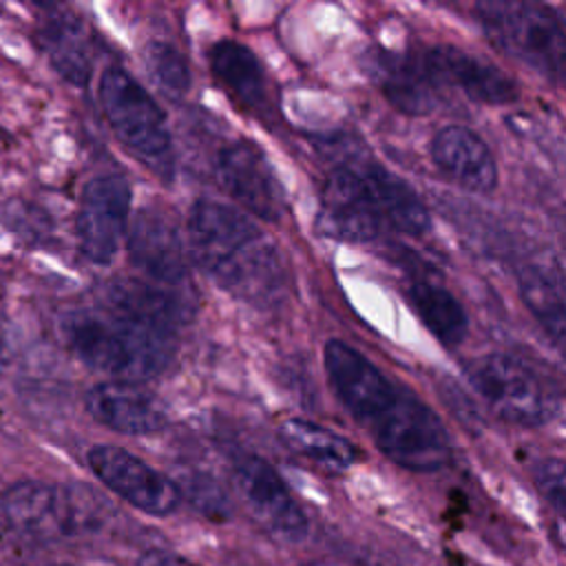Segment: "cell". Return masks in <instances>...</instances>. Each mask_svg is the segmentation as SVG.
Masks as SVG:
<instances>
[{
    "label": "cell",
    "mask_w": 566,
    "mask_h": 566,
    "mask_svg": "<svg viewBox=\"0 0 566 566\" xmlns=\"http://www.w3.org/2000/svg\"><path fill=\"white\" fill-rule=\"evenodd\" d=\"M323 363L336 398L382 455L418 473L438 471L449 462V433L416 394L396 385L345 340H327Z\"/></svg>",
    "instance_id": "obj_1"
},
{
    "label": "cell",
    "mask_w": 566,
    "mask_h": 566,
    "mask_svg": "<svg viewBox=\"0 0 566 566\" xmlns=\"http://www.w3.org/2000/svg\"><path fill=\"white\" fill-rule=\"evenodd\" d=\"M186 232L195 263L226 292L256 307H270L283 296V259L248 214L199 199L188 212Z\"/></svg>",
    "instance_id": "obj_2"
},
{
    "label": "cell",
    "mask_w": 566,
    "mask_h": 566,
    "mask_svg": "<svg viewBox=\"0 0 566 566\" xmlns=\"http://www.w3.org/2000/svg\"><path fill=\"white\" fill-rule=\"evenodd\" d=\"M71 352L113 380L142 382L159 376L175 352L172 334L137 323L113 310H73L60 321Z\"/></svg>",
    "instance_id": "obj_3"
},
{
    "label": "cell",
    "mask_w": 566,
    "mask_h": 566,
    "mask_svg": "<svg viewBox=\"0 0 566 566\" xmlns=\"http://www.w3.org/2000/svg\"><path fill=\"white\" fill-rule=\"evenodd\" d=\"M99 102L119 144L157 177L175 172L168 122L153 95L124 69L108 66L99 77Z\"/></svg>",
    "instance_id": "obj_4"
},
{
    "label": "cell",
    "mask_w": 566,
    "mask_h": 566,
    "mask_svg": "<svg viewBox=\"0 0 566 566\" xmlns=\"http://www.w3.org/2000/svg\"><path fill=\"white\" fill-rule=\"evenodd\" d=\"M475 15L491 42L553 82L564 77L566 33L562 20L537 2H478Z\"/></svg>",
    "instance_id": "obj_5"
},
{
    "label": "cell",
    "mask_w": 566,
    "mask_h": 566,
    "mask_svg": "<svg viewBox=\"0 0 566 566\" xmlns=\"http://www.w3.org/2000/svg\"><path fill=\"white\" fill-rule=\"evenodd\" d=\"M467 378L489 409L517 427H542L562 407L555 385L522 358L486 354L467 367Z\"/></svg>",
    "instance_id": "obj_6"
},
{
    "label": "cell",
    "mask_w": 566,
    "mask_h": 566,
    "mask_svg": "<svg viewBox=\"0 0 566 566\" xmlns=\"http://www.w3.org/2000/svg\"><path fill=\"white\" fill-rule=\"evenodd\" d=\"M2 513L24 535L62 539L88 533L99 524L93 493L42 480H22L2 495Z\"/></svg>",
    "instance_id": "obj_7"
},
{
    "label": "cell",
    "mask_w": 566,
    "mask_h": 566,
    "mask_svg": "<svg viewBox=\"0 0 566 566\" xmlns=\"http://www.w3.org/2000/svg\"><path fill=\"white\" fill-rule=\"evenodd\" d=\"M130 214V186L119 175H99L86 181L75 217L80 252L95 265H108L119 252Z\"/></svg>",
    "instance_id": "obj_8"
},
{
    "label": "cell",
    "mask_w": 566,
    "mask_h": 566,
    "mask_svg": "<svg viewBox=\"0 0 566 566\" xmlns=\"http://www.w3.org/2000/svg\"><path fill=\"white\" fill-rule=\"evenodd\" d=\"M232 482L254 520L279 542L298 544L310 522L279 471L259 455H243L232 467Z\"/></svg>",
    "instance_id": "obj_9"
},
{
    "label": "cell",
    "mask_w": 566,
    "mask_h": 566,
    "mask_svg": "<svg viewBox=\"0 0 566 566\" xmlns=\"http://www.w3.org/2000/svg\"><path fill=\"white\" fill-rule=\"evenodd\" d=\"M316 228L321 234L347 243H367L387 232L360 161L336 166L329 172L321 188Z\"/></svg>",
    "instance_id": "obj_10"
},
{
    "label": "cell",
    "mask_w": 566,
    "mask_h": 566,
    "mask_svg": "<svg viewBox=\"0 0 566 566\" xmlns=\"http://www.w3.org/2000/svg\"><path fill=\"white\" fill-rule=\"evenodd\" d=\"M86 462L104 486L146 515L166 517L179 506V484L122 447L95 444Z\"/></svg>",
    "instance_id": "obj_11"
},
{
    "label": "cell",
    "mask_w": 566,
    "mask_h": 566,
    "mask_svg": "<svg viewBox=\"0 0 566 566\" xmlns=\"http://www.w3.org/2000/svg\"><path fill=\"white\" fill-rule=\"evenodd\" d=\"M214 179L250 214L279 221L285 210V190L265 153L250 139H237L219 148Z\"/></svg>",
    "instance_id": "obj_12"
},
{
    "label": "cell",
    "mask_w": 566,
    "mask_h": 566,
    "mask_svg": "<svg viewBox=\"0 0 566 566\" xmlns=\"http://www.w3.org/2000/svg\"><path fill=\"white\" fill-rule=\"evenodd\" d=\"M126 245L130 261L148 276V281L181 287L188 274V261L177 223L157 206L142 208L128 232Z\"/></svg>",
    "instance_id": "obj_13"
},
{
    "label": "cell",
    "mask_w": 566,
    "mask_h": 566,
    "mask_svg": "<svg viewBox=\"0 0 566 566\" xmlns=\"http://www.w3.org/2000/svg\"><path fill=\"white\" fill-rule=\"evenodd\" d=\"M424 62L436 80L444 88H458L469 99L480 104H511L517 99V84L495 64L471 55L464 49L451 44H438L422 51Z\"/></svg>",
    "instance_id": "obj_14"
},
{
    "label": "cell",
    "mask_w": 566,
    "mask_h": 566,
    "mask_svg": "<svg viewBox=\"0 0 566 566\" xmlns=\"http://www.w3.org/2000/svg\"><path fill=\"white\" fill-rule=\"evenodd\" d=\"M431 159L449 181L469 192L489 195L497 186V164L489 144L467 126L440 128L431 139Z\"/></svg>",
    "instance_id": "obj_15"
},
{
    "label": "cell",
    "mask_w": 566,
    "mask_h": 566,
    "mask_svg": "<svg viewBox=\"0 0 566 566\" xmlns=\"http://www.w3.org/2000/svg\"><path fill=\"white\" fill-rule=\"evenodd\" d=\"M86 411L104 427L126 436H148L166 424V409L137 382L106 380L86 394Z\"/></svg>",
    "instance_id": "obj_16"
},
{
    "label": "cell",
    "mask_w": 566,
    "mask_h": 566,
    "mask_svg": "<svg viewBox=\"0 0 566 566\" xmlns=\"http://www.w3.org/2000/svg\"><path fill=\"white\" fill-rule=\"evenodd\" d=\"M106 298L108 310L172 336L192 316V303L179 287L155 281H117L108 287Z\"/></svg>",
    "instance_id": "obj_17"
},
{
    "label": "cell",
    "mask_w": 566,
    "mask_h": 566,
    "mask_svg": "<svg viewBox=\"0 0 566 566\" xmlns=\"http://www.w3.org/2000/svg\"><path fill=\"white\" fill-rule=\"evenodd\" d=\"M38 42L51 66L69 84L84 86L93 71V46L84 22L73 13H49L38 29Z\"/></svg>",
    "instance_id": "obj_18"
},
{
    "label": "cell",
    "mask_w": 566,
    "mask_h": 566,
    "mask_svg": "<svg viewBox=\"0 0 566 566\" xmlns=\"http://www.w3.org/2000/svg\"><path fill=\"white\" fill-rule=\"evenodd\" d=\"M376 71L389 102L405 113L424 115L440 104L442 88L436 84L422 53H382Z\"/></svg>",
    "instance_id": "obj_19"
},
{
    "label": "cell",
    "mask_w": 566,
    "mask_h": 566,
    "mask_svg": "<svg viewBox=\"0 0 566 566\" xmlns=\"http://www.w3.org/2000/svg\"><path fill=\"white\" fill-rule=\"evenodd\" d=\"M210 71L228 95L245 111L259 113L268 106V80L259 57L237 40H219L212 44Z\"/></svg>",
    "instance_id": "obj_20"
},
{
    "label": "cell",
    "mask_w": 566,
    "mask_h": 566,
    "mask_svg": "<svg viewBox=\"0 0 566 566\" xmlns=\"http://www.w3.org/2000/svg\"><path fill=\"white\" fill-rule=\"evenodd\" d=\"M407 296L427 329L447 347H455L464 340L469 318L460 301L440 283L416 276L407 283Z\"/></svg>",
    "instance_id": "obj_21"
},
{
    "label": "cell",
    "mask_w": 566,
    "mask_h": 566,
    "mask_svg": "<svg viewBox=\"0 0 566 566\" xmlns=\"http://www.w3.org/2000/svg\"><path fill=\"white\" fill-rule=\"evenodd\" d=\"M281 438L294 453L327 471H345L358 460V449L345 436L305 418L283 420Z\"/></svg>",
    "instance_id": "obj_22"
},
{
    "label": "cell",
    "mask_w": 566,
    "mask_h": 566,
    "mask_svg": "<svg viewBox=\"0 0 566 566\" xmlns=\"http://www.w3.org/2000/svg\"><path fill=\"white\" fill-rule=\"evenodd\" d=\"M520 294L528 312L537 318L551 340L562 347L564 343V285L559 274L546 268L531 265L520 274Z\"/></svg>",
    "instance_id": "obj_23"
},
{
    "label": "cell",
    "mask_w": 566,
    "mask_h": 566,
    "mask_svg": "<svg viewBox=\"0 0 566 566\" xmlns=\"http://www.w3.org/2000/svg\"><path fill=\"white\" fill-rule=\"evenodd\" d=\"M146 69L150 80L168 95L181 97L190 86V71L181 53L166 42H150L146 46Z\"/></svg>",
    "instance_id": "obj_24"
},
{
    "label": "cell",
    "mask_w": 566,
    "mask_h": 566,
    "mask_svg": "<svg viewBox=\"0 0 566 566\" xmlns=\"http://www.w3.org/2000/svg\"><path fill=\"white\" fill-rule=\"evenodd\" d=\"M535 482H537L542 495L548 500V504L562 515L564 513V500H566L564 462L559 458H544L535 467Z\"/></svg>",
    "instance_id": "obj_25"
},
{
    "label": "cell",
    "mask_w": 566,
    "mask_h": 566,
    "mask_svg": "<svg viewBox=\"0 0 566 566\" xmlns=\"http://www.w3.org/2000/svg\"><path fill=\"white\" fill-rule=\"evenodd\" d=\"M186 493L190 497V502L203 511L210 517H223L228 513V504H226V495L223 491L208 478L203 475H192L186 480Z\"/></svg>",
    "instance_id": "obj_26"
},
{
    "label": "cell",
    "mask_w": 566,
    "mask_h": 566,
    "mask_svg": "<svg viewBox=\"0 0 566 566\" xmlns=\"http://www.w3.org/2000/svg\"><path fill=\"white\" fill-rule=\"evenodd\" d=\"M137 566H197V564H192L184 555L166 551V548H148L139 555Z\"/></svg>",
    "instance_id": "obj_27"
},
{
    "label": "cell",
    "mask_w": 566,
    "mask_h": 566,
    "mask_svg": "<svg viewBox=\"0 0 566 566\" xmlns=\"http://www.w3.org/2000/svg\"><path fill=\"white\" fill-rule=\"evenodd\" d=\"M4 365H7V345H4V340L0 338V374H2Z\"/></svg>",
    "instance_id": "obj_28"
}]
</instances>
